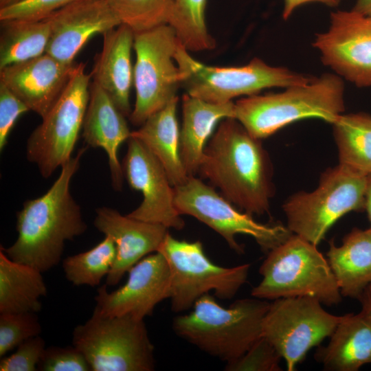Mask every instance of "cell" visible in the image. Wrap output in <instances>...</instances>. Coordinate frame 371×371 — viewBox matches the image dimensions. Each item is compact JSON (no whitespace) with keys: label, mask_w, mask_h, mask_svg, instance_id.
Returning a JSON list of instances; mask_svg holds the SVG:
<instances>
[{"label":"cell","mask_w":371,"mask_h":371,"mask_svg":"<svg viewBox=\"0 0 371 371\" xmlns=\"http://www.w3.org/2000/svg\"><path fill=\"white\" fill-rule=\"evenodd\" d=\"M42 273L12 260L0 249V313L39 312L40 298L47 293Z\"/></svg>","instance_id":"cell-26"},{"label":"cell","mask_w":371,"mask_h":371,"mask_svg":"<svg viewBox=\"0 0 371 371\" xmlns=\"http://www.w3.org/2000/svg\"><path fill=\"white\" fill-rule=\"evenodd\" d=\"M282 357L275 347L263 336L241 357L227 363L228 371H280Z\"/></svg>","instance_id":"cell-33"},{"label":"cell","mask_w":371,"mask_h":371,"mask_svg":"<svg viewBox=\"0 0 371 371\" xmlns=\"http://www.w3.org/2000/svg\"><path fill=\"white\" fill-rule=\"evenodd\" d=\"M45 348L44 339L40 336L30 338L17 347L14 352L2 357L1 371H35Z\"/></svg>","instance_id":"cell-36"},{"label":"cell","mask_w":371,"mask_h":371,"mask_svg":"<svg viewBox=\"0 0 371 371\" xmlns=\"http://www.w3.org/2000/svg\"><path fill=\"white\" fill-rule=\"evenodd\" d=\"M178 96L151 115L131 136L139 139L164 166L173 187L184 183L188 175L179 155Z\"/></svg>","instance_id":"cell-25"},{"label":"cell","mask_w":371,"mask_h":371,"mask_svg":"<svg viewBox=\"0 0 371 371\" xmlns=\"http://www.w3.org/2000/svg\"><path fill=\"white\" fill-rule=\"evenodd\" d=\"M42 327L36 313H0V357L24 341L40 335Z\"/></svg>","instance_id":"cell-32"},{"label":"cell","mask_w":371,"mask_h":371,"mask_svg":"<svg viewBox=\"0 0 371 371\" xmlns=\"http://www.w3.org/2000/svg\"><path fill=\"white\" fill-rule=\"evenodd\" d=\"M45 19L50 27L46 53L68 65L92 36L122 24L106 0L77 1Z\"/></svg>","instance_id":"cell-17"},{"label":"cell","mask_w":371,"mask_h":371,"mask_svg":"<svg viewBox=\"0 0 371 371\" xmlns=\"http://www.w3.org/2000/svg\"><path fill=\"white\" fill-rule=\"evenodd\" d=\"M314 357L330 371H357L371 363V317L363 310L344 315L328 344L319 346Z\"/></svg>","instance_id":"cell-23"},{"label":"cell","mask_w":371,"mask_h":371,"mask_svg":"<svg viewBox=\"0 0 371 371\" xmlns=\"http://www.w3.org/2000/svg\"><path fill=\"white\" fill-rule=\"evenodd\" d=\"M37 370L91 371V368L83 354L74 345L52 346L43 350Z\"/></svg>","instance_id":"cell-34"},{"label":"cell","mask_w":371,"mask_h":371,"mask_svg":"<svg viewBox=\"0 0 371 371\" xmlns=\"http://www.w3.org/2000/svg\"><path fill=\"white\" fill-rule=\"evenodd\" d=\"M30 111L25 103L0 82V150L5 148L19 117Z\"/></svg>","instance_id":"cell-37"},{"label":"cell","mask_w":371,"mask_h":371,"mask_svg":"<svg viewBox=\"0 0 371 371\" xmlns=\"http://www.w3.org/2000/svg\"><path fill=\"white\" fill-rule=\"evenodd\" d=\"M367 176L339 164L327 169L314 190L298 192L284 202L287 227L317 246L340 218L364 210Z\"/></svg>","instance_id":"cell-7"},{"label":"cell","mask_w":371,"mask_h":371,"mask_svg":"<svg viewBox=\"0 0 371 371\" xmlns=\"http://www.w3.org/2000/svg\"><path fill=\"white\" fill-rule=\"evenodd\" d=\"M341 1V0H283L282 17L286 20L298 7L306 3H319L329 7H336Z\"/></svg>","instance_id":"cell-38"},{"label":"cell","mask_w":371,"mask_h":371,"mask_svg":"<svg viewBox=\"0 0 371 371\" xmlns=\"http://www.w3.org/2000/svg\"><path fill=\"white\" fill-rule=\"evenodd\" d=\"M72 345L88 361L91 371H152L154 346L144 320L128 315L107 317L93 311L75 327Z\"/></svg>","instance_id":"cell-8"},{"label":"cell","mask_w":371,"mask_h":371,"mask_svg":"<svg viewBox=\"0 0 371 371\" xmlns=\"http://www.w3.org/2000/svg\"><path fill=\"white\" fill-rule=\"evenodd\" d=\"M180 44L169 24L134 33V108L128 116L132 124L142 126L153 113L177 97L181 74L175 60Z\"/></svg>","instance_id":"cell-12"},{"label":"cell","mask_w":371,"mask_h":371,"mask_svg":"<svg viewBox=\"0 0 371 371\" xmlns=\"http://www.w3.org/2000/svg\"><path fill=\"white\" fill-rule=\"evenodd\" d=\"M116 245L109 236L92 249L73 256L63 261L67 280L75 286H98L108 275L116 256Z\"/></svg>","instance_id":"cell-30"},{"label":"cell","mask_w":371,"mask_h":371,"mask_svg":"<svg viewBox=\"0 0 371 371\" xmlns=\"http://www.w3.org/2000/svg\"><path fill=\"white\" fill-rule=\"evenodd\" d=\"M358 300L361 304V310L371 317V284L364 290Z\"/></svg>","instance_id":"cell-39"},{"label":"cell","mask_w":371,"mask_h":371,"mask_svg":"<svg viewBox=\"0 0 371 371\" xmlns=\"http://www.w3.org/2000/svg\"><path fill=\"white\" fill-rule=\"evenodd\" d=\"M87 147L60 168L58 177L44 194L23 203L16 214V240L9 247L0 248L8 258L47 271L59 263L66 241L86 232L87 225L70 184Z\"/></svg>","instance_id":"cell-2"},{"label":"cell","mask_w":371,"mask_h":371,"mask_svg":"<svg viewBox=\"0 0 371 371\" xmlns=\"http://www.w3.org/2000/svg\"><path fill=\"white\" fill-rule=\"evenodd\" d=\"M122 24L135 32L168 23L174 0H106Z\"/></svg>","instance_id":"cell-31"},{"label":"cell","mask_w":371,"mask_h":371,"mask_svg":"<svg viewBox=\"0 0 371 371\" xmlns=\"http://www.w3.org/2000/svg\"><path fill=\"white\" fill-rule=\"evenodd\" d=\"M313 45L323 64L358 87H371V16L352 10L332 12L327 30Z\"/></svg>","instance_id":"cell-14"},{"label":"cell","mask_w":371,"mask_h":371,"mask_svg":"<svg viewBox=\"0 0 371 371\" xmlns=\"http://www.w3.org/2000/svg\"><path fill=\"white\" fill-rule=\"evenodd\" d=\"M259 273L262 278L251 295L274 300L282 297H311L333 306L342 295L328 260L317 245L293 234L267 253Z\"/></svg>","instance_id":"cell-5"},{"label":"cell","mask_w":371,"mask_h":371,"mask_svg":"<svg viewBox=\"0 0 371 371\" xmlns=\"http://www.w3.org/2000/svg\"><path fill=\"white\" fill-rule=\"evenodd\" d=\"M82 0H22L0 8V21L6 20L36 21Z\"/></svg>","instance_id":"cell-35"},{"label":"cell","mask_w":371,"mask_h":371,"mask_svg":"<svg viewBox=\"0 0 371 371\" xmlns=\"http://www.w3.org/2000/svg\"><path fill=\"white\" fill-rule=\"evenodd\" d=\"M364 210L366 211L370 221L371 229V174L367 176L366 187L365 192Z\"/></svg>","instance_id":"cell-40"},{"label":"cell","mask_w":371,"mask_h":371,"mask_svg":"<svg viewBox=\"0 0 371 371\" xmlns=\"http://www.w3.org/2000/svg\"><path fill=\"white\" fill-rule=\"evenodd\" d=\"M331 124L339 165L363 175L371 174V115L343 113Z\"/></svg>","instance_id":"cell-27"},{"label":"cell","mask_w":371,"mask_h":371,"mask_svg":"<svg viewBox=\"0 0 371 371\" xmlns=\"http://www.w3.org/2000/svg\"><path fill=\"white\" fill-rule=\"evenodd\" d=\"M174 202L181 215L191 216L210 227L238 254L244 252V247L236 238L238 234L252 237L266 253L293 234L287 226L280 223L257 222L252 215L237 208L213 186L195 176L189 177L184 183L174 187Z\"/></svg>","instance_id":"cell-11"},{"label":"cell","mask_w":371,"mask_h":371,"mask_svg":"<svg viewBox=\"0 0 371 371\" xmlns=\"http://www.w3.org/2000/svg\"><path fill=\"white\" fill-rule=\"evenodd\" d=\"M159 252L169 266L171 309L183 312L193 306L202 295L214 291L219 299L232 298L247 282L249 264L221 267L205 255L202 243L174 238L169 232Z\"/></svg>","instance_id":"cell-10"},{"label":"cell","mask_w":371,"mask_h":371,"mask_svg":"<svg viewBox=\"0 0 371 371\" xmlns=\"http://www.w3.org/2000/svg\"><path fill=\"white\" fill-rule=\"evenodd\" d=\"M122 164L124 177L131 188L142 194L140 205L127 216L177 230L185 223L174 202V187L158 159L138 139L131 136Z\"/></svg>","instance_id":"cell-15"},{"label":"cell","mask_w":371,"mask_h":371,"mask_svg":"<svg viewBox=\"0 0 371 371\" xmlns=\"http://www.w3.org/2000/svg\"><path fill=\"white\" fill-rule=\"evenodd\" d=\"M352 10L363 15L371 16V0H357Z\"/></svg>","instance_id":"cell-41"},{"label":"cell","mask_w":371,"mask_h":371,"mask_svg":"<svg viewBox=\"0 0 371 371\" xmlns=\"http://www.w3.org/2000/svg\"><path fill=\"white\" fill-rule=\"evenodd\" d=\"M197 174L241 211L263 215L274 194L273 170L261 139L235 118L223 120L204 149Z\"/></svg>","instance_id":"cell-1"},{"label":"cell","mask_w":371,"mask_h":371,"mask_svg":"<svg viewBox=\"0 0 371 371\" xmlns=\"http://www.w3.org/2000/svg\"><path fill=\"white\" fill-rule=\"evenodd\" d=\"M235 116L234 102L213 103L185 93L179 128V155L189 177L197 174L205 146L223 120Z\"/></svg>","instance_id":"cell-22"},{"label":"cell","mask_w":371,"mask_h":371,"mask_svg":"<svg viewBox=\"0 0 371 371\" xmlns=\"http://www.w3.org/2000/svg\"><path fill=\"white\" fill-rule=\"evenodd\" d=\"M326 256L341 295L359 300L371 284V229H352L340 246L332 240Z\"/></svg>","instance_id":"cell-24"},{"label":"cell","mask_w":371,"mask_h":371,"mask_svg":"<svg viewBox=\"0 0 371 371\" xmlns=\"http://www.w3.org/2000/svg\"><path fill=\"white\" fill-rule=\"evenodd\" d=\"M93 225L104 236H110L116 245V256L106 284H117L126 273L143 258L158 251L168 233L166 226L124 216L117 210L100 207L95 210Z\"/></svg>","instance_id":"cell-18"},{"label":"cell","mask_w":371,"mask_h":371,"mask_svg":"<svg viewBox=\"0 0 371 371\" xmlns=\"http://www.w3.org/2000/svg\"><path fill=\"white\" fill-rule=\"evenodd\" d=\"M284 89L238 100L234 103V118L252 136L262 139L303 119L318 118L332 124L345 111L344 83L336 74H324Z\"/></svg>","instance_id":"cell-3"},{"label":"cell","mask_w":371,"mask_h":371,"mask_svg":"<svg viewBox=\"0 0 371 371\" xmlns=\"http://www.w3.org/2000/svg\"><path fill=\"white\" fill-rule=\"evenodd\" d=\"M207 0H174L168 23L188 52L211 50L216 41L205 21Z\"/></svg>","instance_id":"cell-29"},{"label":"cell","mask_w":371,"mask_h":371,"mask_svg":"<svg viewBox=\"0 0 371 371\" xmlns=\"http://www.w3.org/2000/svg\"><path fill=\"white\" fill-rule=\"evenodd\" d=\"M269 305L254 297L237 300L223 307L207 293L196 301L190 313L175 317L172 328L179 337L229 363L262 336V322Z\"/></svg>","instance_id":"cell-4"},{"label":"cell","mask_w":371,"mask_h":371,"mask_svg":"<svg viewBox=\"0 0 371 371\" xmlns=\"http://www.w3.org/2000/svg\"><path fill=\"white\" fill-rule=\"evenodd\" d=\"M74 65L45 52L0 69V82L42 118L63 91Z\"/></svg>","instance_id":"cell-19"},{"label":"cell","mask_w":371,"mask_h":371,"mask_svg":"<svg viewBox=\"0 0 371 371\" xmlns=\"http://www.w3.org/2000/svg\"><path fill=\"white\" fill-rule=\"evenodd\" d=\"M181 43L175 60L181 74V88L190 95L213 103H225L242 95L258 94L273 87L286 88L308 82L313 77L258 58L240 67L207 65L194 59Z\"/></svg>","instance_id":"cell-6"},{"label":"cell","mask_w":371,"mask_h":371,"mask_svg":"<svg viewBox=\"0 0 371 371\" xmlns=\"http://www.w3.org/2000/svg\"><path fill=\"white\" fill-rule=\"evenodd\" d=\"M311 297H282L270 302L262 332L293 371L308 351L330 337L342 319Z\"/></svg>","instance_id":"cell-13"},{"label":"cell","mask_w":371,"mask_h":371,"mask_svg":"<svg viewBox=\"0 0 371 371\" xmlns=\"http://www.w3.org/2000/svg\"><path fill=\"white\" fill-rule=\"evenodd\" d=\"M91 78L85 63L75 64L63 91L27 139V159L45 178L72 157L89 103Z\"/></svg>","instance_id":"cell-9"},{"label":"cell","mask_w":371,"mask_h":371,"mask_svg":"<svg viewBox=\"0 0 371 371\" xmlns=\"http://www.w3.org/2000/svg\"><path fill=\"white\" fill-rule=\"evenodd\" d=\"M82 136L87 146L102 148L108 158L113 188L121 191L124 175L118 159L121 144L131 137L125 115L110 95L95 82L89 87V99Z\"/></svg>","instance_id":"cell-20"},{"label":"cell","mask_w":371,"mask_h":371,"mask_svg":"<svg viewBox=\"0 0 371 371\" xmlns=\"http://www.w3.org/2000/svg\"><path fill=\"white\" fill-rule=\"evenodd\" d=\"M133 42L134 32L124 24L104 34L102 47L95 58L91 73L93 81L110 95L119 110L128 117L132 111L130 93L133 85Z\"/></svg>","instance_id":"cell-21"},{"label":"cell","mask_w":371,"mask_h":371,"mask_svg":"<svg viewBox=\"0 0 371 371\" xmlns=\"http://www.w3.org/2000/svg\"><path fill=\"white\" fill-rule=\"evenodd\" d=\"M49 36L46 19L1 21L0 69L45 54Z\"/></svg>","instance_id":"cell-28"},{"label":"cell","mask_w":371,"mask_h":371,"mask_svg":"<svg viewBox=\"0 0 371 371\" xmlns=\"http://www.w3.org/2000/svg\"><path fill=\"white\" fill-rule=\"evenodd\" d=\"M22 0H0V8L16 3Z\"/></svg>","instance_id":"cell-42"},{"label":"cell","mask_w":371,"mask_h":371,"mask_svg":"<svg viewBox=\"0 0 371 371\" xmlns=\"http://www.w3.org/2000/svg\"><path fill=\"white\" fill-rule=\"evenodd\" d=\"M128 273L126 283L118 289L109 292L106 284L98 289L93 311L107 317L128 315L144 320L159 302L170 298V269L160 252L145 256Z\"/></svg>","instance_id":"cell-16"}]
</instances>
